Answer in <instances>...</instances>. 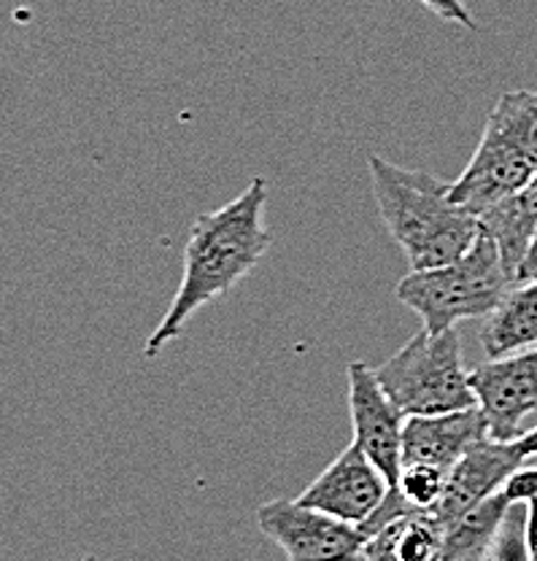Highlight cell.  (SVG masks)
I'll list each match as a JSON object with an SVG mask.
<instances>
[{
    "label": "cell",
    "mask_w": 537,
    "mask_h": 561,
    "mask_svg": "<svg viewBox=\"0 0 537 561\" xmlns=\"http://www.w3.org/2000/svg\"><path fill=\"white\" fill-rule=\"evenodd\" d=\"M267 184L254 175L247 190L225 208L197 216L184 249V276L173 295L171 308L146 341L144 356L162 354L184 332L186 321L201 308L225 297L241 278H247L271 249L273 236L265 230Z\"/></svg>",
    "instance_id": "cell-1"
},
{
    "label": "cell",
    "mask_w": 537,
    "mask_h": 561,
    "mask_svg": "<svg viewBox=\"0 0 537 561\" xmlns=\"http://www.w3.org/2000/svg\"><path fill=\"white\" fill-rule=\"evenodd\" d=\"M373 195L389 236L405 251L411 271L452 265L476 243L481 219L452 201V181L367 157Z\"/></svg>",
    "instance_id": "cell-2"
},
{
    "label": "cell",
    "mask_w": 537,
    "mask_h": 561,
    "mask_svg": "<svg viewBox=\"0 0 537 561\" xmlns=\"http://www.w3.org/2000/svg\"><path fill=\"white\" fill-rule=\"evenodd\" d=\"M516 280L507 276L494 238L481 227L476 243L452 265L411 271L397 286V300L422 316L432 335L454 330L462 319H487Z\"/></svg>",
    "instance_id": "cell-3"
},
{
    "label": "cell",
    "mask_w": 537,
    "mask_h": 561,
    "mask_svg": "<svg viewBox=\"0 0 537 561\" xmlns=\"http://www.w3.org/2000/svg\"><path fill=\"white\" fill-rule=\"evenodd\" d=\"M376 378L405 416H443L478 405L457 330L419 332L376 367Z\"/></svg>",
    "instance_id": "cell-4"
},
{
    "label": "cell",
    "mask_w": 537,
    "mask_h": 561,
    "mask_svg": "<svg viewBox=\"0 0 537 561\" xmlns=\"http://www.w3.org/2000/svg\"><path fill=\"white\" fill-rule=\"evenodd\" d=\"M260 529L287 551L289 561H365L367 535L359 526L300 505L273 500L256 511Z\"/></svg>",
    "instance_id": "cell-5"
},
{
    "label": "cell",
    "mask_w": 537,
    "mask_h": 561,
    "mask_svg": "<svg viewBox=\"0 0 537 561\" xmlns=\"http://www.w3.org/2000/svg\"><path fill=\"white\" fill-rule=\"evenodd\" d=\"M470 389L489 421V437L518 440L522 421L537 411V346L470 370Z\"/></svg>",
    "instance_id": "cell-6"
},
{
    "label": "cell",
    "mask_w": 537,
    "mask_h": 561,
    "mask_svg": "<svg viewBox=\"0 0 537 561\" xmlns=\"http://www.w3.org/2000/svg\"><path fill=\"white\" fill-rule=\"evenodd\" d=\"M349 408L354 421V443L387 478L389 489H395L402 472V430L408 416L389 400L384 386L378 383L376 370H370L365 362L349 365Z\"/></svg>",
    "instance_id": "cell-7"
},
{
    "label": "cell",
    "mask_w": 537,
    "mask_h": 561,
    "mask_svg": "<svg viewBox=\"0 0 537 561\" xmlns=\"http://www.w3.org/2000/svg\"><path fill=\"white\" fill-rule=\"evenodd\" d=\"M537 160L518 146L483 127L481 144L457 181H452V201L467 214L481 219L487 210L500 206L535 184Z\"/></svg>",
    "instance_id": "cell-8"
},
{
    "label": "cell",
    "mask_w": 537,
    "mask_h": 561,
    "mask_svg": "<svg viewBox=\"0 0 537 561\" xmlns=\"http://www.w3.org/2000/svg\"><path fill=\"white\" fill-rule=\"evenodd\" d=\"M387 494V478L378 472V467L367 459L357 443H352L297 496V502L346 524L362 526L384 505Z\"/></svg>",
    "instance_id": "cell-9"
},
{
    "label": "cell",
    "mask_w": 537,
    "mask_h": 561,
    "mask_svg": "<svg viewBox=\"0 0 537 561\" xmlns=\"http://www.w3.org/2000/svg\"><path fill=\"white\" fill-rule=\"evenodd\" d=\"M522 454L516 451L513 443H498L487 437L478 446H472L462 456V461L454 467L441 502L432 507L427 516L443 526L454 524L465 513H470L472 507L498 494L505 486L507 478L522 467Z\"/></svg>",
    "instance_id": "cell-10"
},
{
    "label": "cell",
    "mask_w": 537,
    "mask_h": 561,
    "mask_svg": "<svg viewBox=\"0 0 537 561\" xmlns=\"http://www.w3.org/2000/svg\"><path fill=\"white\" fill-rule=\"evenodd\" d=\"M487 437L489 421L478 405L443 416H408L402 430V465H432L452 472L462 456Z\"/></svg>",
    "instance_id": "cell-11"
},
{
    "label": "cell",
    "mask_w": 537,
    "mask_h": 561,
    "mask_svg": "<svg viewBox=\"0 0 537 561\" xmlns=\"http://www.w3.org/2000/svg\"><path fill=\"white\" fill-rule=\"evenodd\" d=\"M481 346L489 359L537 346V278L513 286L505 300L483 319Z\"/></svg>",
    "instance_id": "cell-12"
},
{
    "label": "cell",
    "mask_w": 537,
    "mask_h": 561,
    "mask_svg": "<svg viewBox=\"0 0 537 561\" xmlns=\"http://www.w3.org/2000/svg\"><path fill=\"white\" fill-rule=\"evenodd\" d=\"M481 227L494 238L507 276L518 284L537 236V184L487 210L481 216Z\"/></svg>",
    "instance_id": "cell-13"
},
{
    "label": "cell",
    "mask_w": 537,
    "mask_h": 561,
    "mask_svg": "<svg viewBox=\"0 0 537 561\" xmlns=\"http://www.w3.org/2000/svg\"><path fill=\"white\" fill-rule=\"evenodd\" d=\"M365 561H443V524L427 513L395 518L367 537Z\"/></svg>",
    "instance_id": "cell-14"
},
{
    "label": "cell",
    "mask_w": 537,
    "mask_h": 561,
    "mask_svg": "<svg viewBox=\"0 0 537 561\" xmlns=\"http://www.w3.org/2000/svg\"><path fill=\"white\" fill-rule=\"evenodd\" d=\"M505 496L494 494L454 524L443 526V561H478L507 511Z\"/></svg>",
    "instance_id": "cell-15"
},
{
    "label": "cell",
    "mask_w": 537,
    "mask_h": 561,
    "mask_svg": "<svg viewBox=\"0 0 537 561\" xmlns=\"http://www.w3.org/2000/svg\"><path fill=\"white\" fill-rule=\"evenodd\" d=\"M487 130L498 133L537 160V92H505L487 119Z\"/></svg>",
    "instance_id": "cell-16"
},
{
    "label": "cell",
    "mask_w": 537,
    "mask_h": 561,
    "mask_svg": "<svg viewBox=\"0 0 537 561\" xmlns=\"http://www.w3.org/2000/svg\"><path fill=\"white\" fill-rule=\"evenodd\" d=\"M500 494L505 496L507 505L533 502L537 496V467H518V470L507 478L505 486L500 489Z\"/></svg>",
    "instance_id": "cell-17"
},
{
    "label": "cell",
    "mask_w": 537,
    "mask_h": 561,
    "mask_svg": "<svg viewBox=\"0 0 537 561\" xmlns=\"http://www.w3.org/2000/svg\"><path fill=\"white\" fill-rule=\"evenodd\" d=\"M419 3H422L424 9H430L435 16H441V20L457 22V25L467 27V31H478L476 20H472V14L467 11L462 0H419Z\"/></svg>",
    "instance_id": "cell-18"
},
{
    "label": "cell",
    "mask_w": 537,
    "mask_h": 561,
    "mask_svg": "<svg viewBox=\"0 0 537 561\" xmlns=\"http://www.w3.org/2000/svg\"><path fill=\"white\" fill-rule=\"evenodd\" d=\"M524 537H527L529 561H537V496H535L533 502H529V511H527V531H524Z\"/></svg>",
    "instance_id": "cell-19"
},
{
    "label": "cell",
    "mask_w": 537,
    "mask_h": 561,
    "mask_svg": "<svg viewBox=\"0 0 537 561\" xmlns=\"http://www.w3.org/2000/svg\"><path fill=\"white\" fill-rule=\"evenodd\" d=\"M513 446H516V451L522 454V459H533V456H537V426L535 430L524 432L518 440H513Z\"/></svg>",
    "instance_id": "cell-20"
},
{
    "label": "cell",
    "mask_w": 537,
    "mask_h": 561,
    "mask_svg": "<svg viewBox=\"0 0 537 561\" xmlns=\"http://www.w3.org/2000/svg\"><path fill=\"white\" fill-rule=\"evenodd\" d=\"M535 278H537V236H535L533 249H529L527 262H524V267H522V276H518V284H524V280H535Z\"/></svg>",
    "instance_id": "cell-21"
}]
</instances>
